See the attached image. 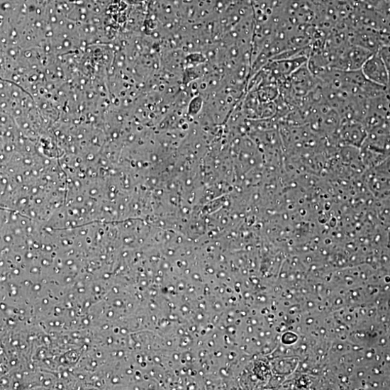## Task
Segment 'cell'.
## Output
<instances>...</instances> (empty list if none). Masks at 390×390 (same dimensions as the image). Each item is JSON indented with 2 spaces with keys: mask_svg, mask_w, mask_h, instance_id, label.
<instances>
[{
  "mask_svg": "<svg viewBox=\"0 0 390 390\" xmlns=\"http://www.w3.org/2000/svg\"><path fill=\"white\" fill-rule=\"evenodd\" d=\"M362 71L371 82L383 87L388 85L389 78L387 67L380 55L374 53L363 65Z\"/></svg>",
  "mask_w": 390,
  "mask_h": 390,
  "instance_id": "6da1fadb",
  "label": "cell"
}]
</instances>
